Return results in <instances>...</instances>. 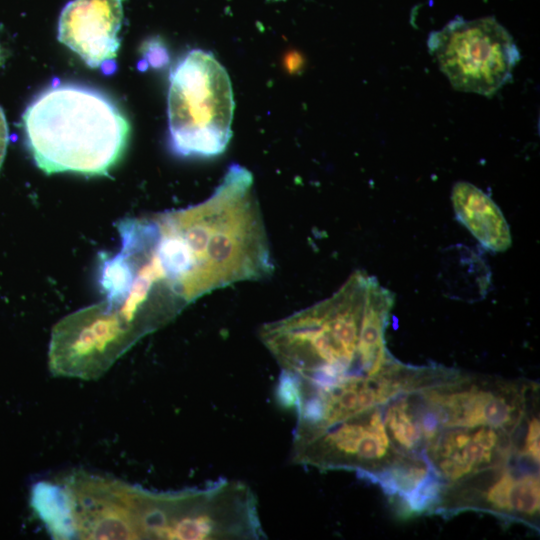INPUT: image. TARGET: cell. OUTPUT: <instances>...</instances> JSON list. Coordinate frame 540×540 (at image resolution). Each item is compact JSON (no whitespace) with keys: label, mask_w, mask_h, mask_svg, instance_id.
<instances>
[{"label":"cell","mask_w":540,"mask_h":540,"mask_svg":"<svg viewBox=\"0 0 540 540\" xmlns=\"http://www.w3.org/2000/svg\"><path fill=\"white\" fill-rule=\"evenodd\" d=\"M393 303L374 277L356 271L331 297L265 324L259 335L281 368L278 394L317 392L394 368L399 361L385 342Z\"/></svg>","instance_id":"obj_1"},{"label":"cell","mask_w":540,"mask_h":540,"mask_svg":"<svg viewBox=\"0 0 540 540\" xmlns=\"http://www.w3.org/2000/svg\"><path fill=\"white\" fill-rule=\"evenodd\" d=\"M27 147L46 174L108 175L126 150L130 124L106 94L79 84H54L22 115Z\"/></svg>","instance_id":"obj_2"},{"label":"cell","mask_w":540,"mask_h":540,"mask_svg":"<svg viewBox=\"0 0 540 540\" xmlns=\"http://www.w3.org/2000/svg\"><path fill=\"white\" fill-rule=\"evenodd\" d=\"M139 539H262L266 537L253 491L220 480L210 486L156 492L136 486Z\"/></svg>","instance_id":"obj_3"},{"label":"cell","mask_w":540,"mask_h":540,"mask_svg":"<svg viewBox=\"0 0 540 540\" xmlns=\"http://www.w3.org/2000/svg\"><path fill=\"white\" fill-rule=\"evenodd\" d=\"M168 123L173 151L185 157L221 154L231 138L230 78L212 53L194 49L170 74Z\"/></svg>","instance_id":"obj_4"},{"label":"cell","mask_w":540,"mask_h":540,"mask_svg":"<svg viewBox=\"0 0 540 540\" xmlns=\"http://www.w3.org/2000/svg\"><path fill=\"white\" fill-rule=\"evenodd\" d=\"M427 44L454 89L486 97L512 80L521 58L513 37L493 18H456L432 32Z\"/></svg>","instance_id":"obj_5"},{"label":"cell","mask_w":540,"mask_h":540,"mask_svg":"<svg viewBox=\"0 0 540 540\" xmlns=\"http://www.w3.org/2000/svg\"><path fill=\"white\" fill-rule=\"evenodd\" d=\"M416 393L440 428L489 426L517 434L538 391L535 384L446 369Z\"/></svg>","instance_id":"obj_6"},{"label":"cell","mask_w":540,"mask_h":540,"mask_svg":"<svg viewBox=\"0 0 540 540\" xmlns=\"http://www.w3.org/2000/svg\"><path fill=\"white\" fill-rule=\"evenodd\" d=\"M142 337L125 317L103 302L86 307L53 328L49 369L59 377L99 378Z\"/></svg>","instance_id":"obj_7"},{"label":"cell","mask_w":540,"mask_h":540,"mask_svg":"<svg viewBox=\"0 0 540 540\" xmlns=\"http://www.w3.org/2000/svg\"><path fill=\"white\" fill-rule=\"evenodd\" d=\"M297 464L320 470H350L370 479L404 457L390 440L382 406L345 419L316 435L293 443Z\"/></svg>","instance_id":"obj_8"},{"label":"cell","mask_w":540,"mask_h":540,"mask_svg":"<svg viewBox=\"0 0 540 540\" xmlns=\"http://www.w3.org/2000/svg\"><path fill=\"white\" fill-rule=\"evenodd\" d=\"M504 464L445 487L436 513L481 511L539 527V467Z\"/></svg>","instance_id":"obj_9"},{"label":"cell","mask_w":540,"mask_h":540,"mask_svg":"<svg viewBox=\"0 0 540 540\" xmlns=\"http://www.w3.org/2000/svg\"><path fill=\"white\" fill-rule=\"evenodd\" d=\"M516 436L489 426L440 428L422 454L447 487L510 462Z\"/></svg>","instance_id":"obj_10"},{"label":"cell","mask_w":540,"mask_h":540,"mask_svg":"<svg viewBox=\"0 0 540 540\" xmlns=\"http://www.w3.org/2000/svg\"><path fill=\"white\" fill-rule=\"evenodd\" d=\"M123 0H72L62 9L58 40L91 68L113 61L120 46Z\"/></svg>","instance_id":"obj_11"},{"label":"cell","mask_w":540,"mask_h":540,"mask_svg":"<svg viewBox=\"0 0 540 540\" xmlns=\"http://www.w3.org/2000/svg\"><path fill=\"white\" fill-rule=\"evenodd\" d=\"M451 201L457 220L484 248L506 251L512 242L508 223L497 204L475 185L454 184Z\"/></svg>","instance_id":"obj_12"},{"label":"cell","mask_w":540,"mask_h":540,"mask_svg":"<svg viewBox=\"0 0 540 540\" xmlns=\"http://www.w3.org/2000/svg\"><path fill=\"white\" fill-rule=\"evenodd\" d=\"M31 506L52 538H77L73 503L64 485L37 482L31 491Z\"/></svg>","instance_id":"obj_13"},{"label":"cell","mask_w":540,"mask_h":540,"mask_svg":"<svg viewBox=\"0 0 540 540\" xmlns=\"http://www.w3.org/2000/svg\"><path fill=\"white\" fill-rule=\"evenodd\" d=\"M8 145V126L3 109L0 106V167L3 163Z\"/></svg>","instance_id":"obj_14"}]
</instances>
